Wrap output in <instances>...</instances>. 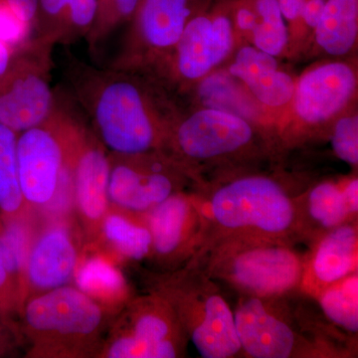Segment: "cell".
Listing matches in <instances>:
<instances>
[{"mask_svg":"<svg viewBox=\"0 0 358 358\" xmlns=\"http://www.w3.org/2000/svg\"><path fill=\"white\" fill-rule=\"evenodd\" d=\"M72 150L73 193L78 210L90 223H101L107 213L110 162L102 148L77 143Z\"/></svg>","mask_w":358,"mask_h":358,"instance_id":"17","label":"cell"},{"mask_svg":"<svg viewBox=\"0 0 358 358\" xmlns=\"http://www.w3.org/2000/svg\"><path fill=\"white\" fill-rule=\"evenodd\" d=\"M256 24L252 30L253 46L278 57L289 43V33L279 0H252Z\"/></svg>","mask_w":358,"mask_h":358,"instance_id":"26","label":"cell"},{"mask_svg":"<svg viewBox=\"0 0 358 358\" xmlns=\"http://www.w3.org/2000/svg\"><path fill=\"white\" fill-rule=\"evenodd\" d=\"M143 217L152 235L150 255L173 272L190 262L202 248L205 221L195 193H174Z\"/></svg>","mask_w":358,"mask_h":358,"instance_id":"9","label":"cell"},{"mask_svg":"<svg viewBox=\"0 0 358 358\" xmlns=\"http://www.w3.org/2000/svg\"><path fill=\"white\" fill-rule=\"evenodd\" d=\"M308 0H279L284 18L289 22L298 20L301 7Z\"/></svg>","mask_w":358,"mask_h":358,"instance_id":"34","label":"cell"},{"mask_svg":"<svg viewBox=\"0 0 358 358\" xmlns=\"http://www.w3.org/2000/svg\"><path fill=\"white\" fill-rule=\"evenodd\" d=\"M162 294L173 308L186 338L200 357L231 358L243 355L235 327L234 313L218 282L199 263L173 271L160 284Z\"/></svg>","mask_w":358,"mask_h":358,"instance_id":"3","label":"cell"},{"mask_svg":"<svg viewBox=\"0 0 358 358\" xmlns=\"http://www.w3.org/2000/svg\"><path fill=\"white\" fill-rule=\"evenodd\" d=\"M320 307L331 324L350 336L358 333V273L327 287L317 294Z\"/></svg>","mask_w":358,"mask_h":358,"instance_id":"23","label":"cell"},{"mask_svg":"<svg viewBox=\"0 0 358 358\" xmlns=\"http://www.w3.org/2000/svg\"><path fill=\"white\" fill-rule=\"evenodd\" d=\"M358 36V0H326L315 42L322 51L334 57L348 55Z\"/></svg>","mask_w":358,"mask_h":358,"instance_id":"21","label":"cell"},{"mask_svg":"<svg viewBox=\"0 0 358 358\" xmlns=\"http://www.w3.org/2000/svg\"><path fill=\"white\" fill-rule=\"evenodd\" d=\"M138 33L152 50H173L195 14L193 0H141Z\"/></svg>","mask_w":358,"mask_h":358,"instance_id":"20","label":"cell"},{"mask_svg":"<svg viewBox=\"0 0 358 358\" xmlns=\"http://www.w3.org/2000/svg\"><path fill=\"white\" fill-rule=\"evenodd\" d=\"M287 296H240L234 313L242 352L253 358L326 357L338 352L306 336L299 315L291 313Z\"/></svg>","mask_w":358,"mask_h":358,"instance_id":"6","label":"cell"},{"mask_svg":"<svg viewBox=\"0 0 358 358\" xmlns=\"http://www.w3.org/2000/svg\"><path fill=\"white\" fill-rule=\"evenodd\" d=\"M124 329L106 350L110 358L183 357L187 341L178 317L159 293L138 299L129 306Z\"/></svg>","mask_w":358,"mask_h":358,"instance_id":"7","label":"cell"},{"mask_svg":"<svg viewBox=\"0 0 358 358\" xmlns=\"http://www.w3.org/2000/svg\"><path fill=\"white\" fill-rule=\"evenodd\" d=\"M205 239L197 256L228 240L301 238L298 200L279 178L263 173H225L197 186ZM194 257V258H195ZM193 258V259H194Z\"/></svg>","mask_w":358,"mask_h":358,"instance_id":"1","label":"cell"},{"mask_svg":"<svg viewBox=\"0 0 358 358\" xmlns=\"http://www.w3.org/2000/svg\"><path fill=\"white\" fill-rule=\"evenodd\" d=\"M18 134L0 124V218L20 216L25 201L18 173Z\"/></svg>","mask_w":358,"mask_h":358,"instance_id":"24","label":"cell"},{"mask_svg":"<svg viewBox=\"0 0 358 358\" xmlns=\"http://www.w3.org/2000/svg\"><path fill=\"white\" fill-rule=\"evenodd\" d=\"M357 89V72L348 63L334 61L315 66L296 80L292 100L294 115L306 126H322L345 110Z\"/></svg>","mask_w":358,"mask_h":358,"instance_id":"12","label":"cell"},{"mask_svg":"<svg viewBox=\"0 0 358 358\" xmlns=\"http://www.w3.org/2000/svg\"><path fill=\"white\" fill-rule=\"evenodd\" d=\"M10 282L6 268L4 267L3 261H2L1 253H0V305L4 303V299L10 289Z\"/></svg>","mask_w":358,"mask_h":358,"instance_id":"36","label":"cell"},{"mask_svg":"<svg viewBox=\"0 0 358 358\" xmlns=\"http://www.w3.org/2000/svg\"><path fill=\"white\" fill-rule=\"evenodd\" d=\"M74 278L77 288L96 301L117 303L128 293L121 271L103 257H90L77 265Z\"/></svg>","mask_w":358,"mask_h":358,"instance_id":"22","label":"cell"},{"mask_svg":"<svg viewBox=\"0 0 358 358\" xmlns=\"http://www.w3.org/2000/svg\"><path fill=\"white\" fill-rule=\"evenodd\" d=\"M334 155L357 167L358 164V115H343L336 120L331 138Z\"/></svg>","mask_w":358,"mask_h":358,"instance_id":"28","label":"cell"},{"mask_svg":"<svg viewBox=\"0 0 358 358\" xmlns=\"http://www.w3.org/2000/svg\"><path fill=\"white\" fill-rule=\"evenodd\" d=\"M324 4H326V0H308L301 7L298 20L303 21V24L307 27L315 30L322 17Z\"/></svg>","mask_w":358,"mask_h":358,"instance_id":"31","label":"cell"},{"mask_svg":"<svg viewBox=\"0 0 358 358\" xmlns=\"http://www.w3.org/2000/svg\"><path fill=\"white\" fill-rule=\"evenodd\" d=\"M102 230L106 240L124 258L141 261L150 255L152 235L145 223L113 213L103 217Z\"/></svg>","mask_w":358,"mask_h":358,"instance_id":"25","label":"cell"},{"mask_svg":"<svg viewBox=\"0 0 358 358\" xmlns=\"http://www.w3.org/2000/svg\"><path fill=\"white\" fill-rule=\"evenodd\" d=\"M301 238L313 242L352 218L339 183L324 180L298 195Z\"/></svg>","mask_w":358,"mask_h":358,"instance_id":"19","label":"cell"},{"mask_svg":"<svg viewBox=\"0 0 358 358\" xmlns=\"http://www.w3.org/2000/svg\"><path fill=\"white\" fill-rule=\"evenodd\" d=\"M121 157L115 166L110 164L109 199L131 213L145 215L171 195L182 192L185 179H192L160 152Z\"/></svg>","mask_w":358,"mask_h":358,"instance_id":"8","label":"cell"},{"mask_svg":"<svg viewBox=\"0 0 358 358\" xmlns=\"http://www.w3.org/2000/svg\"><path fill=\"white\" fill-rule=\"evenodd\" d=\"M141 0H114L115 11L121 17H128L140 6Z\"/></svg>","mask_w":358,"mask_h":358,"instance_id":"35","label":"cell"},{"mask_svg":"<svg viewBox=\"0 0 358 358\" xmlns=\"http://www.w3.org/2000/svg\"><path fill=\"white\" fill-rule=\"evenodd\" d=\"M228 70L265 107L281 109L293 100L296 80L280 69L277 57L256 47H241Z\"/></svg>","mask_w":358,"mask_h":358,"instance_id":"16","label":"cell"},{"mask_svg":"<svg viewBox=\"0 0 358 358\" xmlns=\"http://www.w3.org/2000/svg\"><path fill=\"white\" fill-rule=\"evenodd\" d=\"M235 32L232 15L227 11L193 16L173 48L179 76L189 82L206 77L233 51Z\"/></svg>","mask_w":358,"mask_h":358,"instance_id":"13","label":"cell"},{"mask_svg":"<svg viewBox=\"0 0 358 358\" xmlns=\"http://www.w3.org/2000/svg\"><path fill=\"white\" fill-rule=\"evenodd\" d=\"M143 86L122 76L103 79L92 100V115L103 145L120 157L159 152L169 129Z\"/></svg>","mask_w":358,"mask_h":358,"instance_id":"4","label":"cell"},{"mask_svg":"<svg viewBox=\"0 0 358 358\" xmlns=\"http://www.w3.org/2000/svg\"><path fill=\"white\" fill-rule=\"evenodd\" d=\"M255 128L242 115L216 108H202L169 129L164 147L195 185L205 169L245 162L255 154Z\"/></svg>","mask_w":358,"mask_h":358,"instance_id":"5","label":"cell"},{"mask_svg":"<svg viewBox=\"0 0 358 358\" xmlns=\"http://www.w3.org/2000/svg\"><path fill=\"white\" fill-rule=\"evenodd\" d=\"M49 15H58L68 7L70 20L75 27H89L98 13V0H39Z\"/></svg>","mask_w":358,"mask_h":358,"instance_id":"29","label":"cell"},{"mask_svg":"<svg viewBox=\"0 0 358 358\" xmlns=\"http://www.w3.org/2000/svg\"><path fill=\"white\" fill-rule=\"evenodd\" d=\"M4 346H3V339H2V331L1 327H0V355L3 352Z\"/></svg>","mask_w":358,"mask_h":358,"instance_id":"38","label":"cell"},{"mask_svg":"<svg viewBox=\"0 0 358 358\" xmlns=\"http://www.w3.org/2000/svg\"><path fill=\"white\" fill-rule=\"evenodd\" d=\"M357 220L329 231L313 242L300 289L317 296L327 287L357 272Z\"/></svg>","mask_w":358,"mask_h":358,"instance_id":"15","label":"cell"},{"mask_svg":"<svg viewBox=\"0 0 358 358\" xmlns=\"http://www.w3.org/2000/svg\"><path fill=\"white\" fill-rule=\"evenodd\" d=\"M53 94L46 78L21 61L0 77V124L16 134L50 119Z\"/></svg>","mask_w":358,"mask_h":358,"instance_id":"14","label":"cell"},{"mask_svg":"<svg viewBox=\"0 0 358 358\" xmlns=\"http://www.w3.org/2000/svg\"><path fill=\"white\" fill-rule=\"evenodd\" d=\"M11 8L28 24L31 23L38 8L39 0H6Z\"/></svg>","mask_w":358,"mask_h":358,"instance_id":"33","label":"cell"},{"mask_svg":"<svg viewBox=\"0 0 358 358\" xmlns=\"http://www.w3.org/2000/svg\"><path fill=\"white\" fill-rule=\"evenodd\" d=\"M13 60V50L0 41V77L3 76L4 73L8 70Z\"/></svg>","mask_w":358,"mask_h":358,"instance_id":"37","label":"cell"},{"mask_svg":"<svg viewBox=\"0 0 358 358\" xmlns=\"http://www.w3.org/2000/svg\"><path fill=\"white\" fill-rule=\"evenodd\" d=\"M30 24L11 8L6 0H0V41L11 50L25 41Z\"/></svg>","mask_w":358,"mask_h":358,"instance_id":"30","label":"cell"},{"mask_svg":"<svg viewBox=\"0 0 358 358\" xmlns=\"http://www.w3.org/2000/svg\"><path fill=\"white\" fill-rule=\"evenodd\" d=\"M77 265V250L69 231L54 226L30 247L24 272L34 288L49 291L65 286Z\"/></svg>","mask_w":358,"mask_h":358,"instance_id":"18","label":"cell"},{"mask_svg":"<svg viewBox=\"0 0 358 358\" xmlns=\"http://www.w3.org/2000/svg\"><path fill=\"white\" fill-rule=\"evenodd\" d=\"M346 206L352 218L357 219L358 213V179H348L341 185Z\"/></svg>","mask_w":358,"mask_h":358,"instance_id":"32","label":"cell"},{"mask_svg":"<svg viewBox=\"0 0 358 358\" xmlns=\"http://www.w3.org/2000/svg\"><path fill=\"white\" fill-rule=\"evenodd\" d=\"M28 327L45 338H84L103 322V310L88 294L73 287L44 291L25 306Z\"/></svg>","mask_w":358,"mask_h":358,"instance_id":"11","label":"cell"},{"mask_svg":"<svg viewBox=\"0 0 358 358\" xmlns=\"http://www.w3.org/2000/svg\"><path fill=\"white\" fill-rule=\"evenodd\" d=\"M48 120L18 134L16 145L23 199L40 206L53 199L70 150L64 134Z\"/></svg>","mask_w":358,"mask_h":358,"instance_id":"10","label":"cell"},{"mask_svg":"<svg viewBox=\"0 0 358 358\" xmlns=\"http://www.w3.org/2000/svg\"><path fill=\"white\" fill-rule=\"evenodd\" d=\"M190 262L240 296L278 298L300 289L306 258L293 242L239 238L215 245Z\"/></svg>","mask_w":358,"mask_h":358,"instance_id":"2","label":"cell"},{"mask_svg":"<svg viewBox=\"0 0 358 358\" xmlns=\"http://www.w3.org/2000/svg\"><path fill=\"white\" fill-rule=\"evenodd\" d=\"M30 247L29 228L20 216L0 218V253L10 282L24 272Z\"/></svg>","mask_w":358,"mask_h":358,"instance_id":"27","label":"cell"}]
</instances>
